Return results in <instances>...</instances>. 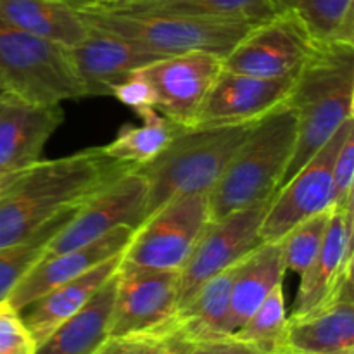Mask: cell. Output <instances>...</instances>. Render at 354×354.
Here are the masks:
<instances>
[{"label": "cell", "instance_id": "cell-1", "mask_svg": "<svg viewBox=\"0 0 354 354\" xmlns=\"http://www.w3.org/2000/svg\"><path fill=\"white\" fill-rule=\"evenodd\" d=\"M135 165L109 158L102 147H88L7 176L0 194V248L16 244L55 216L76 209Z\"/></svg>", "mask_w": 354, "mask_h": 354}, {"label": "cell", "instance_id": "cell-2", "mask_svg": "<svg viewBox=\"0 0 354 354\" xmlns=\"http://www.w3.org/2000/svg\"><path fill=\"white\" fill-rule=\"evenodd\" d=\"M286 102L296 113L297 138L280 187L354 118L353 41H315Z\"/></svg>", "mask_w": 354, "mask_h": 354}, {"label": "cell", "instance_id": "cell-3", "mask_svg": "<svg viewBox=\"0 0 354 354\" xmlns=\"http://www.w3.org/2000/svg\"><path fill=\"white\" fill-rule=\"evenodd\" d=\"M256 121L213 127H182L152 161L138 166L147 182L144 220L175 197L209 194Z\"/></svg>", "mask_w": 354, "mask_h": 354}, {"label": "cell", "instance_id": "cell-4", "mask_svg": "<svg viewBox=\"0 0 354 354\" xmlns=\"http://www.w3.org/2000/svg\"><path fill=\"white\" fill-rule=\"evenodd\" d=\"M297 118L287 102L256 121L209 192L211 221L268 201L282 183L294 154Z\"/></svg>", "mask_w": 354, "mask_h": 354}, {"label": "cell", "instance_id": "cell-5", "mask_svg": "<svg viewBox=\"0 0 354 354\" xmlns=\"http://www.w3.org/2000/svg\"><path fill=\"white\" fill-rule=\"evenodd\" d=\"M90 28L116 35L161 57L207 52L225 57L256 24L196 19L165 14L123 12L113 9L78 10Z\"/></svg>", "mask_w": 354, "mask_h": 354}, {"label": "cell", "instance_id": "cell-6", "mask_svg": "<svg viewBox=\"0 0 354 354\" xmlns=\"http://www.w3.org/2000/svg\"><path fill=\"white\" fill-rule=\"evenodd\" d=\"M0 83L33 104L54 106L86 97L68 47L0 24Z\"/></svg>", "mask_w": 354, "mask_h": 354}, {"label": "cell", "instance_id": "cell-7", "mask_svg": "<svg viewBox=\"0 0 354 354\" xmlns=\"http://www.w3.org/2000/svg\"><path fill=\"white\" fill-rule=\"evenodd\" d=\"M209 221V194L175 197L135 228L123 259L149 268L182 270Z\"/></svg>", "mask_w": 354, "mask_h": 354}, {"label": "cell", "instance_id": "cell-8", "mask_svg": "<svg viewBox=\"0 0 354 354\" xmlns=\"http://www.w3.org/2000/svg\"><path fill=\"white\" fill-rule=\"evenodd\" d=\"M180 270L121 261L109 337H165L178 310Z\"/></svg>", "mask_w": 354, "mask_h": 354}, {"label": "cell", "instance_id": "cell-9", "mask_svg": "<svg viewBox=\"0 0 354 354\" xmlns=\"http://www.w3.org/2000/svg\"><path fill=\"white\" fill-rule=\"evenodd\" d=\"M272 199L209 221L189 259L180 270L178 308H182L204 283L232 268L261 244L263 220Z\"/></svg>", "mask_w": 354, "mask_h": 354}, {"label": "cell", "instance_id": "cell-10", "mask_svg": "<svg viewBox=\"0 0 354 354\" xmlns=\"http://www.w3.org/2000/svg\"><path fill=\"white\" fill-rule=\"evenodd\" d=\"M315 47L290 10L252 26L223 57V69L258 78H296Z\"/></svg>", "mask_w": 354, "mask_h": 354}, {"label": "cell", "instance_id": "cell-11", "mask_svg": "<svg viewBox=\"0 0 354 354\" xmlns=\"http://www.w3.org/2000/svg\"><path fill=\"white\" fill-rule=\"evenodd\" d=\"M354 118L346 121L341 130L317 152L299 171L287 180L272 197L268 211L263 220L259 237L261 242L280 241L294 225L320 211L334 207V159Z\"/></svg>", "mask_w": 354, "mask_h": 354}, {"label": "cell", "instance_id": "cell-12", "mask_svg": "<svg viewBox=\"0 0 354 354\" xmlns=\"http://www.w3.org/2000/svg\"><path fill=\"white\" fill-rule=\"evenodd\" d=\"M135 169L82 204L48 242L44 256L82 248L120 227H140L147 201V182Z\"/></svg>", "mask_w": 354, "mask_h": 354}, {"label": "cell", "instance_id": "cell-13", "mask_svg": "<svg viewBox=\"0 0 354 354\" xmlns=\"http://www.w3.org/2000/svg\"><path fill=\"white\" fill-rule=\"evenodd\" d=\"M353 221L354 197L334 207L320 252L299 275V289L287 320L303 318L339 299H353Z\"/></svg>", "mask_w": 354, "mask_h": 354}, {"label": "cell", "instance_id": "cell-14", "mask_svg": "<svg viewBox=\"0 0 354 354\" xmlns=\"http://www.w3.org/2000/svg\"><path fill=\"white\" fill-rule=\"evenodd\" d=\"M223 69V57L207 52L161 57L138 69L156 92V109L180 127H196L201 107Z\"/></svg>", "mask_w": 354, "mask_h": 354}, {"label": "cell", "instance_id": "cell-15", "mask_svg": "<svg viewBox=\"0 0 354 354\" xmlns=\"http://www.w3.org/2000/svg\"><path fill=\"white\" fill-rule=\"evenodd\" d=\"M62 121L61 104L41 106L9 92L0 95V178L40 161L45 144Z\"/></svg>", "mask_w": 354, "mask_h": 354}, {"label": "cell", "instance_id": "cell-16", "mask_svg": "<svg viewBox=\"0 0 354 354\" xmlns=\"http://www.w3.org/2000/svg\"><path fill=\"white\" fill-rule=\"evenodd\" d=\"M292 82L294 78H258L221 69L201 107L197 124L213 127L261 120L286 102Z\"/></svg>", "mask_w": 354, "mask_h": 354}, {"label": "cell", "instance_id": "cell-17", "mask_svg": "<svg viewBox=\"0 0 354 354\" xmlns=\"http://www.w3.org/2000/svg\"><path fill=\"white\" fill-rule=\"evenodd\" d=\"M68 52L86 97L111 95L114 86L128 76L161 59L133 41L95 28H90L85 40L69 47Z\"/></svg>", "mask_w": 354, "mask_h": 354}, {"label": "cell", "instance_id": "cell-18", "mask_svg": "<svg viewBox=\"0 0 354 354\" xmlns=\"http://www.w3.org/2000/svg\"><path fill=\"white\" fill-rule=\"evenodd\" d=\"M133 232L135 228L131 227H120L100 237L99 241H93L82 248L44 256L14 287L7 299V306L14 311H21L48 290L83 275L106 259L123 254L130 244Z\"/></svg>", "mask_w": 354, "mask_h": 354}, {"label": "cell", "instance_id": "cell-19", "mask_svg": "<svg viewBox=\"0 0 354 354\" xmlns=\"http://www.w3.org/2000/svg\"><path fill=\"white\" fill-rule=\"evenodd\" d=\"M123 254L106 259L83 275L48 290L47 294L17 311L35 346L44 342L62 322L78 313L95 296L97 290L120 270Z\"/></svg>", "mask_w": 354, "mask_h": 354}, {"label": "cell", "instance_id": "cell-20", "mask_svg": "<svg viewBox=\"0 0 354 354\" xmlns=\"http://www.w3.org/2000/svg\"><path fill=\"white\" fill-rule=\"evenodd\" d=\"M286 272L279 241L261 242L251 254L242 259L235 273L225 322V334L228 337L249 320L279 283H283Z\"/></svg>", "mask_w": 354, "mask_h": 354}, {"label": "cell", "instance_id": "cell-21", "mask_svg": "<svg viewBox=\"0 0 354 354\" xmlns=\"http://www.w3.org/2000/svg\"><path fill=\"white\" fill-rule=\"evenodd\" d=\"M118 272L97 290L95 296L78 311L62 322L33 354H95L109 339Z\"/></svg>", "mask_w": 354, "mask_h": 354}, {"label": "cell", "instance_id": "cell-22", "mask_svg": "<svg viewBox=\"0 0 354 354\" xmlns=\"http://www.w3.org/2000/svg\"><path fill=\"white\" fill-rule=\"evenodd\" d=\"M286 349L304 354H354V299H339L287 320Z\"/></svg>", "mask_w": 354, "mask_h": 354}, {"label": "cell", "instance_id": "cell-23", "mask_svg": "<svg viewBox=\"0 0 354 354\" xmlns=\"http://www.w3.org/2000/svg\"><path fill=\"white\" fill-rule=\"evenodd\" d=\"M0 24L68 48L90 31L78 10L55 0H0Z\"/></svg>", "mask_w": 354, "mask_h": 354}, {"label": "cell", "instance_id": "cell-24", "mask_svg": "<svg viewBox=\"0 0 354 354\" xmlns=\"http://www.w3.org/2000/svg\"><path fill=\"white\" fill-rule=\"evenodd\" d=\"M99 9L259 24L280 10L272 0H109Z\"/></svg>", "mask_w": 354, "mask_h": 354}, {"label": "cell", "instance_id": "cell-25", "mask_svg": "<svg viewBox=\"0 0 354 354\" xmlns=\"http://www.w3.org/2000/svg\"><path fill=\"white\" fill-rule=\"evenodd\" d=\"M239 265L241 261L207 280L182 308H178L169 332H176L190 342L228 337L225 334V322Z\"/></svg>", "mask_w": 354, "mask_h": 354}, {"label": "cell", "instance_id": "cell-26", "mask_svg": "<svg viewBox=\"0 0 354 354\" xmlns=\"http://www.w3.org/2000/svg\"><path fill=\"white\" fill-rule=\"evenodd\" d=\"M137 114L144 120V123L140 127L124 124L118 131L116 138L107 145H102V149L109 158L135 165L138 168L152 161L173 140L182 127L169 121L154 107H149Z\"/></svg>", "mask_w": 354, "mask_h": 354}, {"label": "cell", "instance_id": "cell-27", "mask_svg": "<svg viewBox=\"0 0 354 354\" xmlns=\"http://www.w3.org/2000/svg\"><path fill=\"white\" fill-rule=\"evenodd\" d=\"M76 209L59 214L16 244L0 248V308L6 306L10 292L21 279L44 258L48 242L71 220Z\"/></svg>", "mask_w": 354, "mask_h": 354}, {"label": "cell", "instance_id": "cell-28", "mask_svg": "<svg viewBox=\"0 0 354 354\" xmlns=\"http://www.w3.org/2000/svg\"><path fill=\"white\" fill-rule=\"evenodd\" d=\"M286 10L303 23L317 44H354V0H289Z\"/></svg>", "mask_w": 354, "mask_h": 354}, {"label": "cell", "instance_id": "cell-29", "mask_svg": "<svg viewBox=\"0 0 354 354\" xmlns=\"http://www.w3.org/2000/svg\"><path fill=\"white\" fill-rule=\"evenodd\" d=\"M232 337L248 344L256 354H280L286 351L287 311L282 283L270 292L261 306Z\"/></svg>", "mask_w": 354, "mask_h": 354}, {"label": "cell", "instance_id": "cell-30", "mask_svg": "<svg viewBox=\"0 0 354 354\" xmlns=\"http://www.w3.org/2000/svg\"><path fill=\"white\" fill-rule=\"evenodd\" d=\"M332 213H334V207L320 211V213L294 225L280 239L279 242L282 245V256L287 272L301 275L313 263V259L317 258L322 245H324L325 237H327Z\"/></svg>", "mask_w": 354, "mask_h": 354}, {"label": "cell", "instance_id": "cell-31", "mask_svg": "<svg viewBox=\"0 0 354 354\" xmlns=\"http://www.w3.org/2000/svg\"><path fill=\"white\" fill-rule=\"evenodd\" d=\"M332 180H334V207H341L354 197V127L349 128L337 154H335Z\"/></svg>", "mask_w": 354, "mask_h": 354}, {"label": "cell", "instance_id": "cell-32", "mask_svg": "<svg viewBox=\"0 0 354 354\" xmlns=\"http://www.w3.org/2000/svg\"><path fill=\"white\" fill-rule=\"evenodd\" d=\"M35 342L17 311L0 308V354H33Z\"/></svg>", "mask_w": 354, "mask_h": 354}, {"label": "cell", "instance_id": "cell-33", "mask_svg": "<svg viewBox=\"0 0 354 354\" xmlns=\"http://www.w3.org/2000/svg\"><path fill=\"white\" fill-rule=\"evenodd\" d=\"M111 95L116 97L123 106L131 107L135 113H140V111L149 109V107L156 109V104H158L154 88L138 71L128 76L120 85L114 86Z\"/></svg>", "mask_w": 354, "mask_h": 354}, {"label": "cell", "instance_id": "cell-34", "mask_svg": "<svg viewBox=\"0 0 354 354\" xmlns=\"http://www.w3.org/2000/svg\"><path fill=\"white\" fill-rule=\"evenodd\" d=\"M162 337L151 335H130V337H109L95 354H156Z\"/></svg>", "mask_w": 354, "mask_h": 354}, {"label": "cell", "instance_id": "cell-35", "mask_svg": "<svg viewBox=\"0 0 354 354\" xmlns=\"http://www.w3.org/2000/svg\"><path fill=\"white\" fill-rule=\"evenodd\" d=\"M189 354H256L244 342L234 337L214 339V341L194 342Z\"/></svg>", "mask_w": 354, "mask_h": 354}, {"label": "cell", "instance_id": "cell-36", "mask_svg": "<svg viewBox=\"0 0 354 354\" xmlns=\"http://www.w3.org/2000/svg\"><path fill=\"white\" fill-rule=\"evenodd\" d=\"M192 344L194 342L187 341L176 332H169L161 339V346L156 354H189Z\"/></svg>", "mask_w": 354, "mask_h": 354}, {"label": "cell", "instance_id": "cell-37", "mask_svg": "<svg viewBox=\"0 0 354 354\" xmlns=\"http://www.w3.org/2000/svg\"><path fill=\"white\" fill-rule=\"evenodd\" d=\"M64 6L71 7L75 10H90V9H99V7L106 6L109 0H55Z\"/></svg>", "mask_w": 354, "mask_h": 354}, {"label": "cell", "instance_id": "cell-38", "mask_svg": "<svg viewBox=\"0 0 354 354\" xmlns=\"http://www.w3.org/2000/svg\"><path fill=\"white\" fill-rule=\"evenodd\" d=\"M272 2H273V6L280 10V12H282V10H286L287 6H289V0H272Z\"/></svg>", "mask_w": 354, "mask_h": 354}, {"label": "cell", "instance_id": "cell-39", "mask_svg": "<svg viewBox=\"0 0 354 354\" xmlns=\"http://www.w3.org/2000/svg\"><path fill=\"white\" fill-rule=\"evenodd\" d=\"M6 180H7V176H6V178H0V194H2L3 185H6Z\"/></svg>", "mask_w": 354, "mask_h": 354}, {"label": "cell", "instance_id": "cell-40", "mask_svg": "<svg viewBox=\"0 0 354 354\" xmlns=\"http://www.w3.org/2000/svg\"><path fill=\"white\" fill-rule=\"evenodd\" d=\"M280 354H304V353H294V351H287L286 349V351H282Z\"/></svg>", "mask_w": 354, "mask_h": 354}, {"label": "cell", "instance_id": "cell-41", "mask_svg": "<svg viewBox=\"0 0 354 354\" xmlns=\"http://www.w3.org/2000/svg\"><path fill=\"white\" fill-rule=\"evenodd\" d=\"M3 93H6V88H3L2 83H0V95H3Z\"/></svg>", "mask_w": 354, "mask_h": 354}]
</instances>
